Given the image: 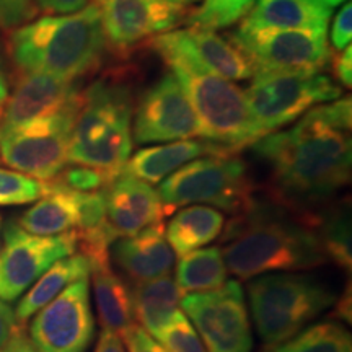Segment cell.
Instances as JSON below:
<instances>
[{"mask_svg": "<svg viewBox=\"0 0 352 352\" xmlns=\"http://www.w3.org/2000/svg\"><path fill=\"white\" fill-rule=\"evenodd\" d=\"M153 338L168 352H206L199 334L182 310L176 311Z\"/></svg>", "mask_w": 352, "mask_h": 352, "instance_id": "32", "label": "cell"}, {"mask_svg": "<svg viewBox=\"0 0 352 352\" xmlns=\"http://www.w3.org/2000/svg\"><path fill=\"white\" fill-rule=\"evenodd\" d=\"M351 34H352V6L347 2L340 12L336 13L333 20L331 34H329V41L336 51L346 50L351 46Z\"/></svg>", "mask_w": 352, "mask_h": 352, "instance_id": "35", "label": "cell"}, {"mask_svg": "<svg viewBox=\"0 0 352 352\" xmlns=\"http://www.w3.org/2000/svg\"><path fill=\"white\" fill-rule=\"evenodd\" d=\"M336 308H334V316L341 318L342 321H346L347 324H351V289L347 290V297L344 294L342 298H336Z\"/></svg>", "mask_w": 352, "mask_h": 352, "instance_id": "43", "label": "cell"}, {"mask_svg": "<svg viewBox=\"0 0 352 352\" xmlns=\"http://www.w3.org/2000/svg\"><path fill=\"white\" fill-rule=\"evenodd\" d=\"M132 96L116 80L101 78L80 91L69 142V164L116 178L132 153Z\"/></svg>", "mask_w": 352, "mask_h": 352, "instance_id": "4", "label": "cell"}, {"mask_svg": "<svg viewBox=\"0 0 352 352\" xmlns=\"http://www.w3.org/2000/svg\"><path fill=\"white\" fill-rule=\"evenodd\" d=\"M331 8L314 0H256L241 25L246 28L328 30Z\"/></svg>", "mask_w": 352, "mask_h": 352, "instance_id": "21", "label": "cell"}, {"mask_svg": "<svg viewBox=\"0 0 352 352\" xmlns=\"http://www.w3.org/2000/svg\"><path fill=\"white\" fill-rule=\"evenodd\" d=\"M0 352H39L32 341V338L25 333V329L19 327L12 333V336L0 347Z\"/></svg>", "mask_w": 352, "mask_h": 352, "instance_id": "39", "label": "cell"}, {"mask_svg": "<svg viewBox=\"0 0 352 352\" xmlns=\"http://www.w3.org/2000/svg\"><path fill=\"white\" fill-rule=\"evenodd\" d=\"M8 94H10V77H8L6 56H3V50L0 46V113H2Z\"/></svg>", "mask_w": 352, "mask_h": 352, "instance_id": "42", "label": "cell"}, {"mask_svg": "<svg viewBox=\"0 0 352 352\" xmlns=\"http://www.w3.org/2000/svg\"><path fill=\"white\" fill-rule=\"evenodd\" d=\"M170 2H173V3H182V6H184V3H186V0H170Z\"/></svg>", "mask_w": 352, "mask_h": 352, "instance_id": "46", "label": "cell"}, {"mask_svg": "<svg viewBox=\"0 0 352 352\" xmlns=\"http://www.w3.org/2000/svg\"><path fill=\"white\" fill-rule=\"evenodd\" d=\"M338 296L321 280L294 272H272L248 284V302L258 336L267 347L296 336L336 303Z\"/></svg>", "mask_w": 352, "mask_h": 352, "instance_id": "5", "label": "cell"}, {"mask_svg": "<svg viewBox=\"0 0 352 352\" xmlns=\"http://www.w3.org/2000/svg\"><path fill=\"white\" fill-rule=\"evenodd\" d=\"M15 314L7 302L0 300V347L6 344V341L12 336V333L19 328Z\"/></svg>", "mask_w": 352, "mask_h": 352, "instance_id": "40", "label": "cell"}, {"mask_svg": "<svg viewBox=\"0 0 352 352\" xmlns=\"http://www.w3.org/2000/svg\"><path fill=\"white\" fill-rule=\"evenodd\" d=\"M327 258L333 259L344 271H351V217L349 209H340L329 215L318 232Z\"/></svg>", "mask_w": 352, "mask_h": 352, "instance_id": "30", "label": "cell"}, {"mask_svg": "<svg viewBox=\"0 0 352 352\" xmlns=\"http://www.w3.org/2000/svg\"><path fill=\"white\" fill-rule=\"evenodd\" d=\"M227 271L241 280L272 272L318 267L328 261L318 233L303 219H289L256 201L228 222L222 236Z\"/></svg>", "mask_w": 352, "mask_h": 352, "instance_id": "2", "label": "cell"}, {"mask_svg": "<svg viewBox=\"0 0 352 352\" xmlns=\"http://www.w3.org/2000/svg\"><path fill=\"white\" fill-rule=\"evenodd\" d=\"M351 98L311 108L296 126L271 132L254 142L253 152L270 166L277 204L316 226L314 209L351 182Z\"/></svg>", "mask_w": 352, "mask_h": 352, "instance_id": "1", "label": "cell"}, {"mask_svg": "<svg viewBox=\"0 0 352 352\" xmlns=\"http://www.w3.org/2000/svg\"><path fill=\"white\" fill-rule=\"evenodd\" d=\"M263 352H352V340L342 324L323 321Z\"/></svg>", "mask_w": 352, "mask_h": 352, "instance_id": "28", "label": "cell"}, {"mask_svg": "<svg viewBox=\"0 0 352 352\" xmlns=\"http://www.w3.org/2000/svg\"><path fill=\"white\" fill-rule=\"evenodd\" d=\"M94 336L88 277L65 287L30 324V338L39 352H87Z\"/></svg>", "mask_w": 352, "mask_h": 352, "instance_id": "13", "label": "cell"}, {"mask_svg": "<svg viewBox=\"0 0 352 352\" xmlns=\"http://www.w3.org/2000/svg\"><path fill=\"white\" fill-rule=\"evenodd\" d=\"M108 46L98 8L47 15L8 34L7 54L16 74L38 72L76 82L98 72Z\"/></svg>", "mask_w": 352, "mask_h": 352, "instance_id": "3", "label": "cell"}, {"mask_svg": "<svg viewBox=\"0 0 352 352\" xmlns=\"http://www.w3.org/2000/svg\"><path fill=\"white\" fill-rule=\"evenodd\" d=\"M127 346V352H168L155 338L151 336L139 324H134L122 334Z\"/></svg>", "mask_w": 352, "mask_h": 352, "instance_id": "36", "label": "cell"}, {"mask_svg": "<svg viewBox=\"0 0 352 352\" xmlns=\"http://www.w3.org/2000/svg\"><path fill=\"white\" fill-rule=\"evenodd\" d=\"M256 0H204V3L189 15L188 23L195 28L217 30L228 28L245 19Z\"/></svg>", "mask_w": 352, "mask_h": 352, "instance_id": "29", "label": "cell"}, {"mask_svg": "<svg viewBox=\"0 0 352 352\" xmlns=\"http://www.w3.org/2000/svg\"><path fill=\"white\" fill-rule=\"evenodd\" d=\"M47 191V182H41L15 170L0 168V208L32 204Z\"/></svg>", "mask_w": 352, "mask_h": 352, "instance_id": "31", "label": "cell"}, {"mask_svg": "<svg viewBox=\"0 0 352 352\" xmlns=\"http://www.w3.org/2000/svg\"><path fill=\"white\" fill-rule=\"evenodd\" d=\"M333 60V72L342 87L351 88L352 85V50L347 46L346 50L340 51V54L331 56Z\"/></svg>", "mask_w": 352, "mask_h": 352, "instance_id": "38", "label": "cell"}, {"mask_svg": "<svg viewBox=\"0 0 352 352\" xmlns=\"http://www.w3.org/2000/svg\"><path fill=\"white\" fill-rule=\"evenodd\" d=\"M38 12L34 0H0V30L13 32L36 19Z\"/></svg>", "mask_w": 352, "mask_h": 352, "instance_id": "34", "label": "cell"}, {"mask_svg": "<svg viewBox=\"0 0 352 352\" xmlns=\"http://www.w3.org/2000/svg\"><path fill=\"white\" fill-rule=\"evenodd\" d=\"M183 296L184 292L170 276L135 283L131 290L134 320H138L139 327L153 336L179 310Z\"/></svg>", "mask_w": 352, "mask_h": 352, "instance_id": "25", "label": "cell"}, {"mask_svg": "<svg viewBox=\"0 0 352 352\" xmlns=\"http://www.w3.org/2000/svg\"><path fill=\"white\" fill-rule=\"evenodd\" d=\"M314 2H318V3H323V2H321V0H314ZM323 6H324V3H323Z\"/></svg>", "mask_w": 352, "mask_h": 352, "instance_id": "48", "label": "cell"}, {"mask_svg": "<svg viewBox=\"0 0 352 352\" xmlns=\"http://www.w3.org/2000/svg\"><path fill=\"white\" fill-rule=\"evenodd\" d=\"M147 44L166 64L183 63L230 82L254 76L253 65L243 52L212 30L189 26L158 34Z\"/></svg>", "mask_w": 352, "mask_h": 352, "instance_id": "16", "label": "cell"}, {"mask_svg": "<svg viewBox=\"0 0 352 352\" xmlns=\"http://www.w3.org/2000/svg\"><path fill=\"white\" fill-rule=\"evenodd\" d=\"M114 263L134 283L168 276L173 270L175 253L165 236L164 223L144 228L132 236H122L111 245Z\"/></svg>", "mask_w": 352, "mask_h": 352, "instance_id": "19", "label": "cell"}, {"mask_svg": "<svg viewBox=\"0 0 352 352\" xmlns=\"http://www.w3.org/2000/svg\"><path fill=\"white\" fill-rule=\"evenodd\" d=\"M341 96V88L321 72H258L245 98L264 134L297 121L318 104Z\"/></svg>", "mask_w": 352, "mask_h": 352, "instance_id": "8", "label": "cell"}, {"mask_svg": "<svg viewBox=\"0 0 352 352\" xmlns=\"http://www.w3.org/2000/svg\"><path fill=\"white\" fill-rule=\"evenodd\" d=\"M0 252H2V215H0Z\"/></svg>", "mask_w": 352, "mask_h": 352, "instance_id": "45", "label": "cell"}, {"mask_svg": "<svg viewBox=\"0 0 352 352\" xmlns=\"http://www.w3.org/2000/svg\"><path fill=\"white\" fill-rule=\"evenodd\" d=\"M50 183V191L20 215L19 226L39 236H56L74 230L78 220L77 191Z\"/></svg>", "mask_w": 352, "mask_h": 352, "instance_id": "22", "label": "cell"}, {"mask_svg": "<svg viewBox=\"0 0 352 352\" xmlns=\"http://www.w3.org/2000/svg\"><path fill=\"white\" fill-rule=\"evenodd\" d=\"M76 252L74 230L56 236H39L23 230L19 222H7L0 252V300H16L52 264Z\"/></svg>", "mask_w": 352, "mask_h": 352, "instance_id": "12", "label": "cell"}, {"mask_svg": "<svg viewBox=\"0 0 352 352\" xmlns=\"http://www.w3.org/2000/svg\"><path fill=\"white\" fill-rule=\"evenodd\" d=\"M38 10L50 15H70L88 6V0H34Z\"/></svg>", "mask_w": 352, "mask_h": 352, "instance_id": "37", "label": "cell"}, {"mask_svg": "<svg viewBox=\"0 0 352 352\" xmlns=\"http://www.w3.org/2000/svg\"><path fill=\"white\" fill-rule=\"evenodd\" d=\"M78 103L10 129H0V162L12 170L51 182L69 164V142Z\"/></svg>", "mask_w": 352, "mask_h": 352, "instance_id": "9", "label": "cell"}, {"mask_svg": "<svg viewBox=\"0 0 352 352\" xmlns=\"http://www.w3.org/2000/svg\"><path fill=\"white\" fill-rule=\"evenodd\" d=\"M197 138H201V126L195 108L178 78L166 74L139 100L132 140L144 145Z\"/></svg>", "mask_w": 352, "mask_h": 352, "instance_id": "15", "label": "cell"}, {"mask_svg": "<svg viewBox=\"0 0 352 352\" xmlns=\"http://www.w3.org/2000/svg\"><path fill=\"white\" fill-rule=\"evenodd\" d=\"M104 196L108 222L118 239L132 236L160 223L166 215L157 189L124 171L104 188Z\"/></svg>", "mask_w": 352, "mask_h": 352, "instance_id": "18", "label": "cell"}, {"mask_svg": "<svg viewBox=\"0 0 352 352\" xmlns=\"http://www.w3.org/2000/svg\"><path fill=\"white\" fill-rule=\"evenodd\" d=\"M204 155H230V153L204 139L175 140L155 147L140 148L129 157L122 171L148 184H157L183 165Z\"/></svg>", "mask_w": 352, "mask_h": 352, "instance_id": "20", "label": "cell"}, {"mask_svg": "<svg viewBox=\"0 0 352 352\" xmlns=\"http://www.w3.org/2000/svg\"><path fill=\"white\" fill-rule=\"evenodd\" d=\"M80 90L76 82L63 80L47 74H19L15 87L0 113V129H10L38 118L50 116L76 104Z\"/></svg>", "mask_w": 352, "mask_h": 352, "instance_id": "17", "label": "cell"}, {"mask_svg": "<svg viewBox=\"0 0 352 352\" xmlns=\"http://www.w3.org/2000/svg\"><path fill=\"white\" fill-rule=\"evenodd\" d=\"M157 192L166 214L175 208L202 204L236 215L254 202L248 171L235 155L196 158L166 176Z\"/></svg>", "mask_w": 352, "mask_h": 352, "instance_id": "7", "label": "cell"}, {"mask_svg": "<svg viewBox=\"0 0 352 352\" xmlns=\"http://www.w3.org/2000/svg\"><path fill=\"white\" fill-rule=\"evenodd\" d=\"M113 179L114 176L108 175L107 171L91 168V166L74 165L70 168H64L54 179H51V183L77 192H91L104 189Z\"/></svg>", "mask_w": 352, "mask_h": 352, "instance_id": "33", "label": "cell"}, {"mask_svg": "<svg viewBox=\"0 0 352 352\" xmlns=\"http://www.w3.org/2000/svg\"><path fill=\"white\" fill-rule=\"evenodd\" d=\"M321 2H323L327 7L333 8V7L340 6V3H342V2H346V0H321Z\"/></svg>", "mask_w": 352, "mask_h": 352, "instance_id": "44", "label": "cell"}, {"mask_svg": "<svg viewBox=\"0 0 352 352\" xmlns=\"http://www.w3.org/2000/svg\"><path fill=\"white\" fill-rule=\"evenodd\" d=\"M179 308L191 320L206 352L253 351L252 323L239 280L208 292L184 294Z\"/></svg>", "mask_w": 352, "mask_h": 352, "instance_id": "11", "label": "cell"}, {"mask_svg": "<svg viewBox=\"0 0 352 352\" xmlns=\"http://www.w3.org/2000/svg\"><path fill=\"white\" fill-rule=\"evenodd\" d=\"M95 352H126V349L120 334L108 331V329H101Z\"/></svg>", "mask_w": 352, "mask_h": 352, "instance_id": "41", "label": "cell"}, {"mask_svg": "<svg viewBox=\"0 0 352 352\" xmlns=\"http://www.w3.org/2000/svg\"><path fill=\"white\" fill-rule=\"evenodd\" d=\"M108 50L124 57L158 34L171 32L186 7L170 0H95Z\"/></svg>", "mask_w": 352, "mask_h": 352, "instance_id": "14", "label": "cell"}, {"mask_svg": "<svg viewBox=\"0 0 352 352\" xmlns=\"http://www.w3.org/2000/svg\"><path fill=\"white\" fill-rule=\"evenodd\" d=\"M226 227V217L210 206L191 204L178 210L165 228V236L175 254H184L212 243Z\"/></svg>", "mask_w": 352, "mask_h": 352, "instance_id": "24", "label": "cell"}, {"mask_svg": "<svg viewBox=\"0 0 352 352\" xmlns=\"http://www.w3.org/2000/svg\"><path fill=\"white\" fill-rule=\"evenodd\" d=\"M90 274L94 277L95 303L101 328L122 336L135 324L129 287L111 266L96 267Z\"/></svg>", "mask_w": 352, "mask_h": 352, "instance_id": "26", "label": "cell"}, {"mask_svg": "<svg viewBox=\"0 0 352 352\" xmlns=\"http://www.w3.org/2000/svg\"><path fill=\"white\" fill-rule=\"evenodd\" d=\"M90 272V261L82 253H74L70 256L56 261L20 298L19 305L13 310L16 323L20 327L25 324L43 307L54 300L65 287H69L70 284H74L78 279L88 277Z\"/></svg>", "mask_w": 352, "mask_h": 352, "instance_id": "23", "label": "cell"}, {"mask_svg": "<svg viewBox=\"0 0 352 352\" xmlns=\"http://www.w3.org/2000/svg\"><path fill=\"white\" fill-rule=\"evenodd\" d=\"M227 266L222 248L209 246L184 254L176 266V284L184 294L208 292L227 283Z\"/></svg>", "mask_w": 352, "mask_h": 352, "instance_id": "27", "label": "cell"}, {"mask_svg": "<svg viewBox=\"0 0 352 352\" xmlns=\"http://www.w3.org/2000/svg\"><path fill=\"white\" fill-rule=\"evenodd\" d=\"M166 65L195 108L201 139L236 155L266 135L250 111L245 91L235 83L183 63Z\"/></svg>", "mask_w": 352, "mask_h": 352, "instance_id": "6", "label": "cell"}, {"mask_svg": "<svg viewBox=\"0 0 352 352\" xmlns=\"http://www.w3.org/2000/svg\"><path fill=\"white\" fill-rule=\"evenodd\" d=\"M328 30L246 28L240 25L230 41L243 52L254 74L258 72H320L331 59Z\"/></svg>", "mask_w": 352, "mask_h": 352, "instance_id": "10", "label": "cell"}, {"mask_svg": "<svg viewBox=\"0 0 352 352\" xmlns=\"http://www.w3.org/2000/svg\"><path fill=\"white\" fill-rule=\"evenodd\" d=\"M186 2H199V0H186Z\"/></svg>", "mask_w": 352, "mask_h": 352, "instance_id": "47", "label": "cell"}]
</instances>
